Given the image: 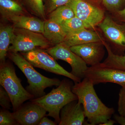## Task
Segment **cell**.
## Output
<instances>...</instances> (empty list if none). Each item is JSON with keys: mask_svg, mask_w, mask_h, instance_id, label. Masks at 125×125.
I'll return each instance as SVG.
<instances>
[{"mask_svg": "<svg viewBox=\"0 0 125 125\" xmlns=\"http://www.w3.org/2000/svg\"><path fill=\"white\" fill-rule=\"evenodd\" d=\"M72 91L78 97V102L83 106L85 117L90 125H100L110 119L114 114L113 108L108 107L98 97L94 84L88 78L75 83Z\"/></svg>", "mask_w": 125, "mask_h": 125, "instance_id": "1", "label": "cell"}, {"mask_svg": "<svg viewBox=\"0 0 125 125\" xmlns=\"http://www.w3.org/2000/svg\"><path fill=\"white\" fill-rule=\"evenodd\" d=\"M73 85L68 80L64 79L56 88H53L47 94L33 98L31 101L43 108L47 112L48 116L54 118L59 124L61 110L69 103L78 100L77 96L72 91Z\"/></svg>", "mask_w": 125, "mask_h": 125, "instance_id": "2", "label": "cell"}, {"mask_svg": "<svg viewBox=\"0 0 125 125\" xmlns=\"http://www.w3.org/2000/svg\"><path fill=\"white\" fill-rule=\"evenodd\" d=\"M9 57L27 78L29 85L26 90L33 96L34 98L46 94L45 90L48 87H57L60 84L61 81L58 79L48 78L39 73L24 57L18 52H10Z\"/></svg>", "mask_w": 125, "mask_h": 125, "instance_id": "3", "label": "cell"}, {"mask_svg": "<svg viewBox=\"0 0 125 125\" xmlns=\"http://www.w3.org/2000/svg\"><path fill=\"white\" fill-rule=\"evenodd\" d=\"M0 84L10 96L14 112L25 101L34 98L33 96L23 87L14 68L9 63L5 62L0 65Z\"/></svg>", "mask_w": 125, "mask_h": 125, "instance_id": "4", "label": "cell"}, {"mask_svg": "<svg viewBox=\"0 0 125 125\" xmlns=\"http://www.w3.org/2000/svg\"><path fill=\"white\" fill-rule=\"evenodd\" d=\"M23 56L34 67H38L51 73L63 75L72 80L74 83L81 79L68 72L59 64L55 59L47 51L37 48L26 52Z\"/></svg>", "mask_w": 125, "mask_h": 125, "instance_id": "5", "label": "cell"}, {"mask_svg": "<svg viewBox=\"0 0 125 125\" xmlns=\"http://www.w3.org/2000/svg\"><path fill=\"white\" fill-rule=\"evenodd\" d=\"M49 42L42 34L23 29L14 30V36L8 51L28 52L36 48H47Z\"/></svg>", "mask_w": 125, "mask_h": 125, "instance_id": "6", "label": "cell"}, {"mask_svg": "<svg viewBox=\"0 0 125 125\" xmlns=\"http://www.w3.org/2000/svg\"><path fill=\"white\" fill-rule=\"evenodd\" d=\"M85 77L91 81L94 85L113 83L125 88V71L109 67L103 63L88 67L84 73Z\"/></svg>", "mask_w": 125, "mask_h": 125, "instance_id": "7", "label": "cell"}, {"mask_svg": "<svg viewBox=\"0 0 125 125\" xmlns=\"http://www.w3.org/2000/svg\"><path fill=\"white\" fill-rule=\"evenodd\" d=\"M66 5L70 6L75 16L83 21L85 28H93L105 18L102 9L83 0H71Z\"/></svg>", "mask_w": 125, "mask_h": 125, "instance_id": "8", "label": "cell"}, {"mask_svg": "<svg viewBox=\"0 0 125 125\" xmlns=\"http://www.w3.org/2000/svg\"><path fill=\"white\" fill-rule=\"evenodd\" d=\"M47 52L56 60H62L69 64L72 68L71 73L82 79L88 69L87 64L78 55L73 52L70 47L61 43L55 46L48 48Z\"/></svg>", "mask_w": 125, "mask_h": 125, "instance_id": "9", "label": "cell"}, {"mask_svg": "<svg viewBox=\"0 0 125 125\" xmlns=\"http://www.w3.org/2000/svg\"><path fill=\"white\" fill-rule=\"evenodd\" d=\"M47 112L40 105L31 102L21 105L13 114L19 125H38Z\"/></svg>", "mask_w": 125, "mask_h": 125, "instance_id": "10", "label": "cell"}, {"mask_svg": "<svg viewBox=\"0 0 125 125\" xmlns=\"http://www.w3.org/2000/svg\"><path fill=\"white\" fill-rule=\"evenodd\" d=\"M103 41L76 45L70 48L82 58L87 64L93 66L101 63L104 56L105 51Z\"/></svg>", "mask_w": 125, "mask_h": 125, "instance_id": "11", "label": "cell"}, {"mask_svg": "<svg viewBox=\"0 0 125 125\" xmlns=\"http://www.w3.org/2000/svg\"><path fill=\"white\" fill-rule=\"evenodd\" d=\"M108 39L121 49H125V27L106 16L98 25Z\"/></svg>", "mask_w": 125, "mask_h": 125, "instance_id": "12", "label": "cell"}, {"mask_svg": "<svg viewBox=\"0 0 125 125\" xmlns=\"http://www.w3.org/2000/svg\"><path fill=\"white\" fill-rule=\"evenodd\" d=\"M59 125H82L85 117L82 105L78 100L65 106L61 110Z\"/></svg>", "mask_w": 125, "mask_h": 125, "instance_id": "13", "label": "cell"}, {"mask_svg": "<svg viewBox=\"0 0 125 125\" xmlns=\"http://www.w3.org/2000/svg\"><path fill=\"white\" fill-rule=\"evenodd\" d=\"M103 41L102 38L97 32L84 28L68 34L62 43L70 47L76 45Z\"/></svg>", "mask_w": 125, "mask_h": 125, "instance_id": "14", "label": "cell"}, {"mask_svg": "<svg viewBox=\"0 0 125 125\" xmlns=\"http://www.w3.org/2000/svg\"><path fill=\"white\" fill-rule=\"evenodd\" d=\"M10 20L15 28L27 30L42 34L44 32L45 22L37 18L21 15L13 16Z\"/></svg>", "mask_w": 125, "mask_h": 125, "instance_id": "15", "label": "cell"}, {"mask_svg": "<svg viewBox=\"0 0 125 125\" xmlns=\"http://www.w3.org/2000/svg\"><path fill=\"white\" fill-rule=\"evenodd\" d=\"M43 34L49 42L55 45L63 42L66 36L61 24L50 19L45 22Z\"/></svg>", "mask_w": 125, "mask_h": 125, "instance_id": "16", "label": "cell"}, {"mask_svg": "<svg viewBox=\"0 0 125 125\" xmlns=\"http://www.w3.org/2000/svg\"><path fill=\"white\" fill-rule=\"evenodd\" d=\"M14 30L10 26H1L0 29V61L4 64L10 45L14 36Z\"/></svg>", "mask_w": 125, "mask_h": 125, "instance_id": "17", "label": "cell"}, {"mask_svg": "<svg viewBox=\"0 0 125 125\" xmlns=\"http://www.w3.org/2000/svg\"><path fill=\"white\" fill-rule=\"evenodd\" d=\"M0 11L2 17L9 19L23 12L22 6L15 0H0Z\"/></svg>", "mask_w": 125, "mask_h": 125, "instance_id": "18", "label": "cell"}, {"mask_svg": "<svg viewBox=\"0 0 125 125\" xmlns=\"http://www.w3.org/2000/svg\"><path fill=\"white\" fill-rule=\"evenodd\" d=\"M103 43L108 52L107 58L103 64L109 67L125 71V53L123 55L115 54L109 45L104 40Z\"/></svg>", "mask_w": 125, "mask_h": 125, "instance_id": "19", "label": "cell"}, {"mask_svg": "<svg viewBox=\"0 0 125 125\" xmlns=\"http://www.w3.org/2000/svg\"><path fill=\"white\" fill-rule=\"evenodd\" d=\"M75 16L72 9L66 5L58 7L52 11L49 19L61 24L66 21L73 18Z\"/></svg>", "mask_w": 125, "mask_h": 125, "instance_id": "20", "label": "cell"}, {"mask_svg": "<svg viewBox=\"0 0 125 125\" xmlns=\"http://www.w3.org/2000/svg\"><path fill=\"white\" fill-rule=\"evenodd\" d=\"M61 25L66 35L85 28L83 21L75 16L73 18L66 21Z\"/></svg>", "mask_w": 125, "mask_h": 125, "instance_id": "21", "label": "cell"}, {"mask_svg": "<svg viewBox=\"0 0 125 125\" xmlns=\"http://www.w3.org/2000/svg\"><path fill=\"white\" fill-rule=\"evenodd\" d=\"M32 11L37 15L45 19V13L43 0H25Z\"/></svg>", "mask_w": 125, "mask_h": 125, "instance_id": "22", "label": "cell"}, {"mask_svg": "<svg viewBox=\"0 0 125 125\" xmlns=\"http://www.w3.org/2000/svg\"><path fill=\"white\" fill-rule=\"evenodd\" d=\"M19 125L13 113L8 110L1 109L0 112V125Z\"/></svg>", "mask_w": 125, "mask_h": 125, "instance_id": "23", "label": "cell"}, {"mask_svg": "<svg viewBox=\"0 0 125 125\" xmlns=\"http://www.w3.org/2000/svg\"><path fill=\"white\" fill-rule=\"evenodd\" d=\"M103 4L110 11H118L125 2V0H102Z\"/></svg>", "mask_w": 125, "mask_h": 125, "instance_id": "24", "label": "cell"}, {"mask_svg": "<svg viewBox=\"0 0 125 125\" xmlns=\"http://www.w3.org/2000/svg\"><path fill=\"white\" fill-rule=\"evenodd\" d=\"M10 96L3 87H0V105L4 109L9 110L11 107Z\"/></svg>", "mask_w": 125, "mask_h": 125, "instance_id": "25", "label": "cell"}, {"mask_svg": "<svg viewBox=\"0 0 125 125\" xmlns=\"http://www.w3.org/2000/svg\"><path fill=\"white\" fill-rule=\"evenodd\" d=\"M118 112L120 115L125 117V88L122 87L119 93Z\"/></svg>", "mask_w": 125, "mask_h": 125, "instance_id": "26", "label": "cell"}, {"mask_svg": "<svg viewBox=\"0 0 125 125\" xmlns=\"http://www.w3.org/2000/svg\"><path fill=\"white\" fill-rule=\"evenodd\" d=\"M71 0H49V11L52 12L58 7L66 5Z\"/></svg>", "mask_w": 125, "mask_h": 125, "instance_id": "27", "label": "cell"}, {"mask_svg": "<svg viewBox=\"0 0 125 125\" xmlns=\"http://www.w3.org/2000/svg\"><path fill=\"white\" fill-rule=\"evenodd\" d=\"M57 123L55 122L50 120L46 117H43L40 120V122L39 123V125H56Z\"/></svg>", "mask_w": 125, "mask_h": 125, "instance_id": "28", "label": "cell"}, {"mask_svg": "<svg viewBox=\"0 0 125 125\" xmlns=\"http://www.w3.org/2000/svg\"><path fill=\"white\" fill-rule=\"evenodd\" d=\"M114 117L115 121L118 124L121 125H125V117L122 116L120 115H115Z\"/></svg>", "mask_w": 125, "mask_h": 125, "instance_id": "29", "label": "cell"}, {"mask_svg": "<svg viewBox=\"0 0 125 125\" xmlns=\"http://www.w3.org/2000/svg\"><path fill=\"white\" fill-rule=\"evenodd\" d=\"M117 12L119 16L125 21V7L123 10H120Z\"/></svg>", "mask_w": 125, "mask_h": 125, "instance_id": "30", "label": "cell"}, {"mask_svg": "<svg viewBox=\"0 0 125 125\" xmlns=\"http://www.w3.org/2000/svg\"><path fill=\"white\" fill-rule=\"evenodd\" d=\"M116 122V121H115L109 119L104 123L100 124L99 125H113Z\"/></svg>", "mask_w": 125, "mask_h": 125, "instance_id": "31", "label": "cell"}]
</instances>
